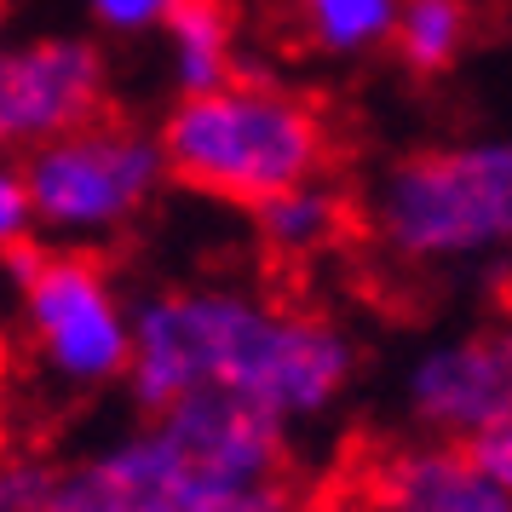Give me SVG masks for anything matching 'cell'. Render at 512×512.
Returning <instances> with one entry per match:
<instances>
[{
	"label": "cell",
	"mask_w": 512,
	"mask_h": 512,
	"mask_svg": "<svg viewBox=\"0 0 512 512\" xmlns=\"http://www.w3.org/2000/svg\"><path fill=\"white\" fill-rule=\"evenodd\" d=\"M357 374L346 328L305 305L259 300L242 288H162L133 305L127 392L162 415L190 392H236L282 426L317 420Z\"/></svg>",
	"instance_id": "cell-1"
},
{
	"label": "cell",
	"mask_w": 512,
	"mask_h": 512,
	"mask_svg": "<svg viewBox=\"0 0 512 512\" xmlns=\"http://www.w3.org/2000/svg\"><path fill=\"white\" fill-rule=\"evenodd\" d=\"M156 144L167 162V185L202 190L248 213L282 190L328 179L334 167V127L323 104L254 75L179 98L156 127Z\"/></svg>",
	"instance_id": "cell-2"
},
{
	"label": "cell",
	"mask_w": 512,
	"mask_h": 512,
	"mask_svg": "<svg viewBox=\"0 0 512 512\" xmlns=\"http://www.w3.org/2000/svg\"><path fill=\"white\" fill-rule=\"evenodd\" d=\"M357 231L403 271L512 259V139L409 150L374 173Z\"/></svg>",
	"instance_id": "cell-3"
},
{
	"label": "cell",
	"mask_w": 512,
	"mask_h": 512,
	"mask_svg": "<svg viewBox=\"0 0 512 512\" xmlns=\"http://www.w3.org/2000/svg\"><path fill=\"white\" fill-rule=\"evenodd\" d=\"M24 185L35 225L64 242H104L121 236L167 185V162L156 133L104 116L81 133L24 150Z\"/></svg>",
	"instance_id": "cell-4"
},
{
	"label": "cell",
	"mask_w": 512,
	"mask_h": 512,
	"mask_svg": "<svg viewBox=\"0 0 512 512\" xmlns=\"http://www.w3.org/2000/svg\"><path fill=\"white\" fill-rule=\"evenodd\" d=\"M24 300V334L41 369L75 392L127 380L133 311L121 305L110 265L93 248H18L6 254Z\"/></svg>",
	"instance_id": "cell-5"
},
{
	"label": "cell",
	"mask_w": 512,
	"mask_h": 512,
	"mask_svg": "<svg viewBox=\"0 0 512 512\" xmlns=\"http://www.w3.org/2000/svg\"><path fill=\"white\" fill-rule=\"evenodd\" d=\"M403 397L426 438L478 443L484 432H495L501 420H512V323L501 317L420 351L403 380Z\"/></svg>",
	"instance_id": "cell-6"
},
{
	"label": "cell",
	"mask_w": 512,
	"mask_h": 512,
	"mask_svg": "<svg viewBox=\"0 0 512 512\" xmlns=\"http://www.w3.org/2000/svg\"><path fill=\"white\" fill-rule=\"evenodd\" d=\"M110 110V58L81 35L18 41L6 64V150H35L81 133Z\"/></svg>",
	"instance_id": "cell-7"
},
{
	"label": "cell",
	"mask_w": 512,
	"mask_h": 512,
	"mask_svg": "<svg viewBox=\"0 0 512 512\" xmlns=\"http://www.w3.org/2000/svg\"><path fill=\"white\" fill-rule=\"evenodd\" d=\"M351 484L380 512H512V495L478 466V455L443 438L369 449Z\"/></svg>",
	"instance_id": "cell-8"
},
{
	"label": "cell",
	"mask_w": 512,
	"mask_h": 512,
	"mask_svg": "<svg viewBox=\"0 0 512 512\" xmlns=\"http://www.w3.org/2000/svg\"><path fill=\"white\" fill-rule=\"evenodd\" d=\"M357 231V202L334 179H311L259 202L254 208V236L271 259L305 265V259H323L328 248H340Z\"/></svg>",
	"instance_id": "cell-9"
},
{
	"label": "cell",
	"mask_w": 512,
	"mask_h": 512,
	"mask_svg": "<svg viewBox=\"0 0 512 512\" xmlns=\"http://www.w3.org/2000/svg\"><path fill=\"white\" fill-rule=\"evenodd\" d=\"M167 58H173V87L179 98L213 93L242 75V47H236V12L231 0H185L167 18Z\"/></svg>",
	"instance_id": "cell-10"
},
{
	"label": "cell",
	"mask_w": 512,
	"mask_h": 512,
	"mask_svg": "<svg viewBox=\"0 0 512 512\" xmlns=\"http://www.w3.org/2000/svg\"><path fill=\"white\" fill-rule=\"evenodd\" d=\"M403 0H282V24L305 52L323 58H363L392 47Z\"/></svg>",
	"instance_id": "cell-11"
},
{
	"label": "cell",
	"mask_w": 512,
	"mask_h": 512,
	"mask_svg": "<svg viewBox=\"0 0 512 512\" xmlns=\"http://www.w3.org/2000/svg\"><path fill=\"white\" fill-rule=\"evenodd\" d=\"M472 0H403L392 29V52L409 75H443L461 64L466 41H472Z\"/></svg>",
	"instance_id": "cell-12"
},
{
	"label": "cell",
	"mask_w": 512,
	"mask_h": 512,
	"mask_svg": "<svg viewBox=\"0 0 512 512\" xmlns=\"http://www.w3.org/2000/svg\"><path fill=\"white\" fill-rule=\"evenodd\" d=\"M52 472L58 461L41 449H0V512H47Z\"/></svg>",
	"instance_id": "cell-13"
},
{
	"label": "cell",
	"mask_w": 512,
	"mask_h": 512,
	"mask_svg": "<svg viewBox=\"0 0 512 512\" xmlns=\"http://www.w3.org/2000/svg\"><path fill=\"white\" fill-rule=\"evenodd\" d=\"M29 242H35V208H29L24 167L0 156V259L29 248Z\"/></svg>",
	"instance_id": "cell-14"
},
{
	"label": "cell",
	"mask_w": 512,
	"mask_h": 512,
	"mask_svg": "<svg viewBox=\"0 0 512 512\" xmlns=\"http://www.w3.org/2000/svg\"><path fill=\"white\" fill-rule=\"evenodd\" d=\"M185 0H87L98 29L110 35H144V29H167V18L179 12Z\"/></svg>",
	"instance_id": "cell-15"
},
{
	"label": "cell",
	"mask_w": 512,
	"mask_h": 512,
	"mask_svg": "<svg viewBox=\"0 0 512 512\" xmlns=\"http://www.w3.org/2000/svg\"><path fill=\"white\" fill-rule=\"evenodd\" d=\"M466 449H472V455H478V466H484L489 478L512 495V420H501L495 432H484V438L466 443Z\"/></svg>",
	"instance_id": "cell-16"
},
{
	"label": "cell",
	"mask_w": 512,
	"mask_h": 512,
	"mask_svg": "<svg viewBox=\"0 0 512 512\" xmlns=\"http://www.w3.org/2000/svg\"><path fill=\"white\" fill-rule=\"evenodd\" d=\"M317 501H323V512H380L369 501V495H363V489L351 484V478H340V484H328L323 495H317Z\"/></svg>",
	"instance_id": "cell-17"
},
{
	"label": "cell",
	"mask_w": 512,
	"mask_h": 512,
	"mask_svg": "<svg viewBox=\"0 0 512 512\" xmlns=\"http://www.w3.org/2000/svg\"><path fill=\"white\" fill-rule=\"evenodd\" d=\"M12 35H6V0H0V150H6V64H12Z\"/></svg>",
	"instance_id": "cell-18"
},
{
	"label": "cell",
	"mask_w": 512,
	"mask_h": 512,
	"mask_svg": "<svg viewBox=\"0 0 512 512\" xmlns=\"http://www.w3.org/2000/svg\"><path fill=\"white\" fill-rule=\"evenodd\" d=\"M501 311H507V323H512V271H507V282H501Z\"/></svg>",
	"instance_id": "cell-19"
},
{
	"label": "cell",
	"mask_w": 512,
	"mask_h": 512,
	"mask_svg": "<svg viewBox=\"0 0 512 512\" xmlns=\"http://www.w3.org/2000/svg\"><path fill=\"white\" fill-rule=\"evenodd\" d=\"M288 512H323V501H294Z\"/></svg>",
	"instance_id": "cell-20"
}]
</instances>
